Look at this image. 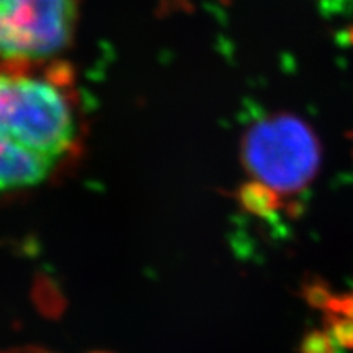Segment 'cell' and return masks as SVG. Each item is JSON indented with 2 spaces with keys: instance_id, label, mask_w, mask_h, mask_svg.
Instances as JSON below:
<instances>
[{
  "instance_id": "cell-1",
  "label": "cell",
  "mask_w": 353,
  "mask_h": 353,
  "mask_svg": "<svg viewBox=\"0 0 353 353\" xmlns=\"http://www.w3.org/2000/svg\"><path fill=\"white\" fill-rule=\"evenodd\" d=\"M37 68H0V198L48 182L77 143L70 88Z\"/></svg>"
},
{
  "instance_id": "cell-2",
  "label": "cell",
  "mask_w": 353,
  "mask_h": 353,
  "mask_svg": "<svg viewBox=\"0 0 353 353\" xmlns=\"http://www.w3.org/2000/svg\"><path fill=\"white\" fill-rule=\"evenodd\" d=\"M241 156L254 182L286 196L306 190L316 179L322 149L306 121L296 114L276 113L245 131Z\"/></svg>"
},
{
  "instance_id": "cell-3",
  "label": "cell",
  "mask_w": 353,
  "mask_h": 353,
  "mask_svg": "<svg viewBox=\"0 0 353 353\" xmlns=\"http://www.w3.org/2000/svg\"><path fill=\"white\" fill-rule=\"evenodd\" d=\"M81 0H0V68H34L72 43Z\"/></svg>"
},
{
  "instance_id": "cell-4",
  "label": "cell",
  "mask_w": 353,
  "mask_h": 353,
  "mask_svg": "<svg viewBox=\"0 0 353 353\" xmlns=\"http://www.w3.org/2000/svg\"><path fill=\"white\" fill-rule=\"evenodd\" d=\"M280 198L276 192L259 182L249 183L242 193V201L245 203L247 208L259 214H268L278 210Z\"/></svg>"
},
{
  "instance_id": "cell-5",
  "label": "cell",
  "mask_w": 353,
  "mask_h": 353,
  "mask_svg": "<svg viewBox=\"0 0 353 353\" xmlns=\"http://www.w3.org/2000/svg\"><path fill=\"white\" fill-rule=\"evenodd\" d=\"M301 353H334L332 335L321 330L307 334L303 341Z\"/></svg>"
},
{
  "instance_id": "cell-6",
  "label": "cell",
  "mask_w": 353,
  "mask_h": 353,
  "mask_svg": "<svg viewBox=\"0 0 353 353\" xmlns=\"http://www.w3.org/2000/svg\"><path fill=\"white\" fill-rule=\"evenodd\" d=\"M350 139H352V148H353V132L350 134Z\"/></svg>"
}]
</instances>
